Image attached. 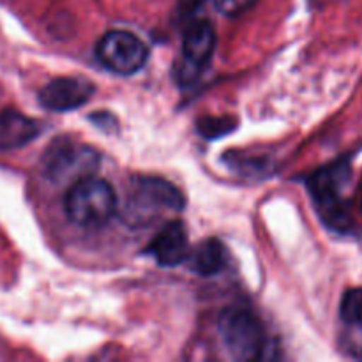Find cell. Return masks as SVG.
Here are the masks:
<instances>
[{"mask_svg": "<svg viewBox=\"0 0 362 362\" xmlns=\"http://www.w3.org/2000/svg\"><path fill=\"white\" fill-rule=\"evenodd\" d=\"M233 127H235L233 120L228 122L226 119H214V117L200 120V124H198V131H200L204 138H219L223 134L230 133Z\"/></svg>", "mask_w": 362, "mask_h": 362, "instance_id": "cell-13", "label": "cell"}, {"mask_svg": "<svg viewBox=\"0 0 362 362\" xmlns=\"http://www.w3.org/2000/svg\"><path fill=\"white\" fill-rule=\"evenodd\" d=\"M95 87L87 78H57L46 83L39 92V103L49 112H73L87 105L94 95Z\"/></svg>", "mask_w": 362, "mask_h": 362, "instance_id": "cell-8", "label": "cell"}, {"mask_svg": "<svg viewBox=\"0 0 362 362\" xmlns=\"http://www.w3.org/2000/svg\"><path fill=\"white\" fill-rule=\"evenodd\" d=\"M184 264L194 274L211 278L225 269V247L218 239H205L189 250Z\"/></svg>", "mask_w": 362, "mask_h": 362, "instance_id": "cell-12", "label": "cell"}, {"mask_svg": "<svg viewBox=\"0 0 362 362\" xmlns=\"http://www.w3.org/2000/svg\"><path fill=\"white\" fill-rule=\"evenodd\" d=\"M339 318L343 324V350L362 361V288H352L343 296Z\"/></svg>", "mask_w": 362, "mask_h": 362, "instance_id": "cell-10", "label": "cell"}, {"mask_svg": "<svg viewBox=\"0 0 362 362\" xmlns=\"http://www.w3.org/2000/svg\"><path fill=\"white\" fill-rule=\"evenodd\" d=\"M117 211V194L106 180L85 177L71 186L66 197V214L80 228L105 226Z\"/></svg>", "mask_w": 362, "mask_h": 362, "instance_id": "cell-2", "label": "cell"}, {"mask_svg": "<svg viewBox=\"0 0 362 362\" xmlns=\"http://www.w3.org/2000/svg\"><path fill=\"white\" fill-rule=\"evenodd\" d=\"M187 253H189V239H187L186 226L180 221L166 223L145 247V255H151L163 267H177L184 264Z\"/></svg>", "mask_w": 362, "mask_h": 362, "instance_id": "cell-9", "label": "cell"}, {"mask_svg": "<svg viewBox=\"0 0 362 362\" xmlns=\"http://www.w3.org/2000/svg\"><path fill=\"white\" fill-rule=\"evenodd\" d=\"M98 166L99 156L92 148L74 145L67 140L53 141L42 158V172L53 182H78L85 177H90Z\"/></svg>", "mask_w": 362, "mask_h": 362, "instance_id": "cell-5", "label": "cell"}, {"mask_svg": "<svg viewBox=\"0 0 362 362\" xmlns=\"http://www.w3.org/2000/svg\"><path fill=\"white\" fill-rule=\"evenodd\" d=\"M350 180V165H336L322 168L310 179V189L317 202L322 216L334 228H343L349 223V207L343 198V191Z\"/></svg>", "mask_w": 362, "mask_h": 362, "instance_id": "cell-4", "label": "cell"}, {"mask_svg": "<svg viewBox=\"0 0 362 362\" xmlns=\"http://www.w3.org/2000/svg\"><path fill=\"white\" fill-rule=\"evenodd\" d=\"M95 55L108 71L120 76H129L147 64L148 49L145 42L131 32L112 30L98 42Z\"/></svg>", "mask_w": 362, "mask_h": 362, "instance_id": "cell-6", "label": "cell"}, {"mask_svg": "<svg viewBox=\"0 0 362 362\" xmlns=\"http://www.w3.org/2000/svg\"><path fill=\"white\" fill-rule=\"evenodd\" d=\"M257 4V0H214L216 9L225 16H239Z\"/></svg>", "mask_w": 362, "mask_h": 362, "instance_id": "cell-14", "label": "cell"}, {"mask_svg": "<svg viewBox=\"0 0 362 362\" xmlns=\"http://www.w3.org/2000/svg\"><path fill=\"white\" fill-rule=\"evenodd\" d=\"M39 133H41V126L37 120L13 108L0 112V152L18 151L34 141Z\"/></svg>", "mask_w": 362, "mask_h": 362, "instance_id": "cell-11", "label": "cell"}, {"mask_svg": "<svg viewBox=\"0 0 362 362\" xmlns=\"http://www.w3.org/2000/svg\"><path fill=\"white\" fill-rule=\"evenodd\" d=\"M216 48V30L207 20H197L186 28L182 41V62L179 80L193 81L211 62Z\"/></svg>", "mask_w": 362, "mask_h": 362, "instance_id": "cell-7", "label": "cell"}, {"mask_svg": "<svg viewBox=\"0 0 362 362\" xmlns=\"http://www.w3.org/2000/svg\"><path fill=\"white\" fill-rule=\"evenodd\" d=\"M184 205V194L172 182L158 177H140L131 182L122 216L127 225L141 228L165 214L182 211Z\"/></svg>", "mask_w": 362, "mask_h": 362, "instance_id": "cell-1", "label": "cell"}, {"mask_svg": "<svg viewBox=\"0 0 362 362\" xmlns=\"http://www.w3.org/2000/svg\"><path fill=\"white\" fill-rule=\"evenodd\" d=\"M226 352L235 361H258L267 354V334L260 318L246 306H230L218 322Z\"/></svg>", "mask_w": 362, "mask_h": 362, "instance_id": "cell-3", "label": "cell"}]
</instances>
